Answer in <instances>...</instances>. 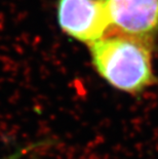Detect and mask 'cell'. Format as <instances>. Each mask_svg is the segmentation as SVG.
I'll use <instances>...</instances> for the list:
<instances>
[{"mask_svg": "<svg viewBox=\"0 0 158 159\" xmlns=\"http://www.w3.org/2000/svg\"><path fill=\"white\" fill-rule=\"evenodd\" d=\"M88 47L93 69L113 89L138 96L157 83L153 39L113 32Z\"/></svg>", "mask_w": 158, "mask_h": 159, "instance_id": "obj_1", "label": "cell"}, {"mask_svg": "<svg viewBox=\"0 0 158 159\" xmlns=\"http://www.w3.org/2000/svg\"><path fill=\"white\" fill-rule=\"evenodd\" d=\"M56 20L67 36L87 46L103 38L112 28L103 0H58Z\"/></svg>", "mask_w": 158, "mask_h": 159, "instance_id": "obj_2", "label": "cell"}, {"mask_svg": "<svg viewBox=\"0 0 158 159\" xmlns=\"http://www.w3.org/2000/svg\"><path fill=\"white\" fill-rule=\"evenodd\" d=\"M116 32L153 39L158 34V0H103Z\"/></svg>", "mask_w": 158, "mask_h": 159, "instance_id": "obj_3", "label": "cell"}, {"mask_svg": "<svg viewBox=\"0 0 158 159\" xmlns=\"http://www.w3.org/2000/svg\"><path fill=\"white\" fill-rule=\"evenodd\" d=\"M42 144H44V142H39V143H35V144H31V145H27L24 148H20L16 151L13 152L12 154L8 155V156L5 157H1L0 159H21L26 153H28L33 149H36L37 147L42 146Z\"/></svg>", "mask_w": 158, "mask_h": 159, "instance_id": "obj_4", "label": "cell"}]
</instances>
